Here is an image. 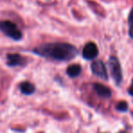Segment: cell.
<instances>
[{"label": "cell", "mask_w": 133, "mask_h": 133, "mask_svg": "<svg viewBox=\"0 0 133 133\" xmlns=\"http://www.w3.org/2000/svg\"><path fill=\"white\" fill-rule=\"evenodd\" d=\"M19 88H20V91L25 95H31V94H33L36 90L35 86L32 83L28 82V81H25V82H23V83H21Z\"/></svg>", "instance_id": "cell-9"}, {"label": "cell", "mask_w": 133, "mask_h": 133, "mask_svg": "<svg viewBox=\"0 0 133 133\" xmlns=\"http://www.w3.org/2000/svg\"><path fill=\"white\" fill-rule=\"evenodd\" d=\"M8 59V65L9 66H24L26 62V58L22 57L19 54H8L6 56Z\"/></svg>", "instance_id": "cell-6"}, {"label": "cell", "mask_w": 133, "mask_h": 133, "mask_svg": "<svg viewBox=\"0 0 133 133\" xmlns=\"http://www.w3.org/2000/svg\"><path fill=\"white\" fill-rule=\"evenodd\" d=\"M109 70H110L111 77L114 79L115 83L117 85H119L122 81V78H123V76H122V69L118 59L116 57H114V56L109 57Z\"/></svg>", "instance_id": "cell-3"}, {"label": "cell", "mask_w": 133, "mask_h": 133, "mask_svg": "<svg viewBox=\"0 0 133 133\" xmlns=\"http://www.w3.org/2000/svg\"><path fill=\"white\" fill-rule=\"evenodd\" d=\"M91 71H92L93 75L102 78V79L107 80L109 78L105 64L100 60H96L91 64Z\"/></svg>", "instance_id": "cell-4"}, {"label": "cell", "mask_w": 133, "mask_h": 133, "mask_svg": "<svg viewBox=\"0 0 133 133\" xmlns=\"http://www.w3.org/2000/svg\"><path fill=\"white\" fill-rule=\"evenodd\" d=\"M81 73V66L78 64H73L66 69V74L70 78H77Z\"/></svg>", "instance_id": "cell-8"}, {"label": "cell", "mask_w": 133, "mask_h": 133, "mask_svg": "<svg viewBox=\"0 0 133 133\" xmlns=\"http://www.w3.org/2000/svg\"><path fill=\"white\" fill-rule=\"evenodd\" d=\"M120 133H126V132H120Z\"/></svg>", "instance_id": "cell-13"}, {"label": "cell", "mask_w": 133, "mask_h": 133, "mask_svg": "<svg viewBox=\"0 0 133 133\" xmlns=\"http://www.w3.org/2000/svg\"><path fill=\"white\" fill-rule=\"evenodd\" d=\"M98 54V46H96V44L93 42H89L83 48L82 51V56L85 59L87 60H91L94 59L95 57H97Z\"/></svg>", "instance_id": "cell-5"}, {"label": "cell", "mask_w": 133, "mask_h": 133, "mask_svg": "<svg viewBox=\"0 0 133 133\" xmlns=\"http://www.w3.org/2000/svg\"><path fill=\"white\" fill-rule=\"evenodd\" d=\"M129 36L133 39V8L131 9L129 16Z\"/></svg>", "instance_id": "cell-10"}, {"label": "cell", "mask_w": 133, "mask_h": 133, "mask_svg": "<svg viewBox=\"0 0 133 133\" xmlns=\"http://www.w3.org/2000/svg\"><path fill=\"white\" fill-rule=\"evenodd\" d=\"M129 95H130V96L133 97V80H132V84H131L130 88L129 89Z\"/></svg>", "instance_id": "cell-12"}, {"label": "cell", "mask_w": 133, "mask_h": 133, "mask_svg": "<svg viewBox=\"0 0 133 133\" xmlns=\"http://www.w3.org/2000/svg\"><path fill=\"white\" fill-rule=\"evenodd\" d=\"M33 52L56 61H69L78 55L76 46L68 43H46L34 48Z\"/></svg>", "instance_id": "cell-1"}, {"label": "cell", "mask_w": 133, "mask_h": 133, "mask_svg": "<svg viewBox=\"0 0 133 133\" xmlns=\"http://www.w3.org/2000/svg\"><path fill=\"white\" fill-rule=\"evenodd\" d=\"M93 89L96 91V93L99 97L104 98H109L111 96V90L106 86L102 85L100 83H95L93 84Z\"/></svg>", "instance_id": "cell-7"}, {"label": "cell", "mask_w": 133, "mask_h": 133, "mask_svg": "<svg viewBox=\"0 0 133 133\" xmlns=\"http://www.w3.org/2000/svg\"><path fill=\"white\" fill-rule=\"evenodd\" d=\"M0 30L3 32L6 36L12 38L13 40L18 41L22 38V33L17 28V25L11 21L5 20L0 22Z\"/></svg>", "instance_id": "cell-2"}, {"label": "cell", "mask_w": 133, "mask_h": 133, "mask_svg": "<svg viewBox=\"0 0 133 133\" xmlns=\"http://www.w3.org/2000/svg\"><path fill=\"white\" fill-rule=\"evenodd\" d=\"M117 109L121 112H125L128 110V103L125 101H120L117 104Z\"/></svg>", "instance_id": "cell-11"}]
</instances>
